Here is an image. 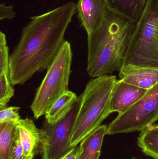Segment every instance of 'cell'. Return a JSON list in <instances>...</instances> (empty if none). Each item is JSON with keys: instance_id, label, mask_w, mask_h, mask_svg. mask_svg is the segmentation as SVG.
Returning <instances> with one entry per match:
<instances>
[{"instance_id": "6da1fadb", "label": "cell", "mask_w": 158, "mask_h": 159, "mask_svg": "<svg viewBox=\"0 0 158 159\" xmlns=\"http://www.w3.org/2000/svg\"><path fill=\"white\" fill-rule=\"evenodd\" d=\"M76 6L70 2L31 17L9 57L11 85L24 84L35 73L47 70L53 63L66 41L65 33L77 12Z\"/></svg>"}, {"instance_id": "7a4b0ae2", "label": "cell", "mask_w": 158, "mask_h": 159, "mask_svg": "<svg viewBox=\"0 0 158 159\" xmlns=\"http://www.w3.org/2000/svg\"><path fill=\"white\" fill-rule=\"evenodd\" d=\"M136 23L109 9L101 23L87 35L88 75L94 78L119 71Z\"/></svg>"}, {"instance_id": "3957f363", "label": "cell", "mask_w": 158, "mask_h": 159, "mask_svg": "<svg viewBox=\"0 0 158 159\" xmlns=\"http://www.w3.org/2000/svg\"><path fill=\"white\" fill-rule=\"evenodd\" d=\"M115 75H105L91 80L82 97L80 107L70 137V145L77 146L82 140L101 126L111 113L110 99L117 81Z\"/></svg>"}, {"instance_id": "277c9868", "label": "cell", "mask_w": 158, "mask_h": 159, "mask_svg": "<svg viewBox=\"0 0 158 159\" xmlns=\"http://www.w3.org/2000/svg\"><path fill=\"white\" fill-rule=\"evenodd\" d=\"M158 0H148L132 36L123 66L158 70V42L155 35Z\"/></svg>"}, {"instance_id": "5b68a950", "label": "cell", "mask_w": 158, "mask_h": 159, "mask_svg": "<svg viewBox=\"0 0 158 159\" xmlns=\"http://www.w3.org/2000/svg\"><path fill=\"white\" fill-rule=\"evenodd\" d=\"M72 61L71 45L66 41L37 89L30 106L34 118L45 115L54 103L69 91Z\"/></svg>"}, {"instance_id": "8992f818", "label": "cell", "mask_w": 158, "mask_h": 159, "mask_svg": "<svg viewBox=\"0 0 158 159\" xmlns=\"http://www.w3.org/2000/svg\"><path fill=\"white\" fill-rule=\"evenodd\" d=\"M82 97H77L71 110L63 118L54 123L45 120L40 129L42 159H59L71 148V134L80 107Z\"/></svg>"}, {"instance_id": "52a82bcc", "label": "cell", "mask_w": 158, "mask_h": 159, "mask_svg": "<svg viewBox=\"0 0 158 159\" xmlns=\"http://www.w3.org/2000/svg\"><path fill=\"white\" fill-rule=\"evenodd\" d=\"M158 120V83L108 126L107 134L142 131Z\"/></svg>"}, {"instance_id": "ba28073f", "label": "cell", "mask_w": 158, "mask_h": 159, "mask_svg": "<svg viewBox=\"0 0 158 159\" xmlns=\"http://www.w3.org/2000/svg\"><path fill=\"white\" fill-rule=\"evenodd\" d=\"M147 90L124 82L119 80L115 83L110 99V113L117 112L118 115L129 110L147 92Z\"/></svg>"}, {"instance_id": "9c48e42d", "label": "cell", "mask_w": 158, "mask_h": 159, "mask_svg": "<svg viewBox=\"0 0 158 159\" xmlns=\"http://www.w3.org/2000/svg\"><path fill=\"white\" fill-rule=\"evenodd\" d=\"M76 7L79 20L87 35L98 27L109 9L106 0H79Z\"/></svg>"}, {"instance_id": "30bf717a", "label": "cell", "mask_w": 158, "mask_h": 159, "mask_svg": "<svg viewBox=\"0 0 158 159\" xmlns=\"http://www.w3.org/2000/svg\"><path fill=\"white\" fill-rule=\"evenodd\" d=\"M119 76L124 82L148 90L158 83V70L126 65L122 66Z\"/></svg>"}, {"instance_id": "8fae6325", "label": "cell", "mask_w": 158, "mask_h": 159, "mask_svg": "<svg viewBox=\"0 0 158 159\" xmlns=\"http://www.w3.org/2000/svg\"><path fill=\"white\" fill-rule=\"evenodd\" d=\"M19 131L20 140L24 154L28 159H32L40 152V130L31 119H20L16 124Z\"/></svg>"}, {"instance_id": "7c38bea8", "label": "cell", "mask_w": 158, "mask_h": 159, "mask_svg": "<svg viewBox=\"0 0 158 159\" xmlns=\"http://www.w3.org/2000/svg\"><path fill=\"white\" fill-rule=\"evenodd\" d=\"M107 129V125H101L83 138L78 147L77 159H99Z\"/></svg>"}, {"instance_id": "4fadbf2b", "label": "cell", "mask_w": 158, "mask_h": 159, "mask_svg": "<svg viewBox=\"0 0 158 159\" xmlns=\"http://www.w3.org/2000/svg\"><path fill=\"white\" fill-rule=\"evenodd\" d=\"M109 8L137 23L148 0H106Z\"/></svg>"}, {"instance_id": "5bb4252c", "label": "cell", "mask_w": 158, "mask_h": 159, "mask_svg": "<svg viewBox=\"0 0 158 159\" xmlns=\"http://www.w3.org/2000/svg\"><path fill=\"white\" fill-rule=\"evenodd\" d=\"M77 97L76 93L70 91L65 93L47 110L45 114V120L54 123L63 118L71 110Z\"/></svg>"}, {"instance_id": "9a60e30c", "label": "cell", "mask_w": 158, "mask_h": 159, "mask_svg": "<svg viewBox=\"0 0 158 159\" xmlns=\"http://www.w3.org/2000/svg\"><path fill=\"white\" fill-rule=\"evenodd\" d=\"M137 143L145 155L158 159V125L151 124L142 130Z\"/></svg>"}, {"instance_id": "2e32d148", "label": "cell", "mask_w": 158, "mask_h": 159, "mask_svg": "<svg viewBox=\"0 0 158 159\" xmlns=\"http://www.w3.org/2000/svg\"><path fill=\"white\" fill-rule=\"evenodd\" d=\"M16 125L13 122L0 123V159H9Z\"/></svg>"}, {"instance_id": "e0dca14e", "label": "cell", "mask_w": 158, "mask_h": 159, "mask_svg": "<svg viewBox=\"0 0 158 159\" xmlns=\"http://www.w3.org/2000/svg\"><path fill=\"white\" fill-rule=\"evenodd\" d=\"M14 93L15 91L11 86L9 76L5 74H0V109L7 106Z\"/></svg>"}, {"instance_id": "ac0fdd59", "label": "cell", "mask_w": 158, "mask_h": 159, "mask_svg": "<svg viewBox=\"0 0 158 159\" xmlns=\"http://www.w3.org/2000/svg\"><path fill=\"white\" fill-rule=\"evenodd\" d=\"M8 49L5 34L1 31L0 32V74H5L9 76Z\"/></svg>"}, {"instance_id": "d6986e66", "label": "cell", "mask_w": 158, "mask_h": 159, "mask_svg": "<svg viewBox=\"0 0 158 159\" xmlns=\"http://www.w3.org/2000/svg\"><path fill=\"white\" fill-rule=\"evenodd\" d=\"M19 109V107L15 106H6L1 109L0 123L13 122L16 124L20 119Z\"/></svg>"}, {"instance_id": "ffe728a7", "label": "cell", "mask_w": 158, "mask_h": 159, "mask_svg": "<svg viewBox=\"0 0 158 159\" xmlns=\"http://www.w3.org/2000/svg\"><path fill=\"white\" fill-rule=\"evenodd\" d=\"M9 159H28L24 154L19 131L17 126L15 134L10 150Z\"/></svg>"}, {"instance_id": "44dd1931", "label": "cell", "mask_w": 158, "mask_h": 159, "mask_svg": "<svg viewBox=\"0 0 158 159\" xmlns=\"http://www.w3.org/2000/svg\"><path fill=\"white\" fill-rule=\"evenodd\" d=\"M12 5L7 6L5 3L0 4V20L12 19L15 16Z\"/></svg>"}, {"instance_id": "7402d4cb", "label": "cell", "mask_w": 158, "mask_h": 159, "mask_svg": "<svg viewBox=\"0 0 158 159\" xmlns=\"http://www.w3.org/2000/svg\"><path fill=\"white\" fill-rule=\"evenodd\" d=\"M78 147L72 148L68 153L59 159H77Z\"/></svg>"}, {"instance_id": "603a6c76", "label": "cell", "mask_w": 158, "mask_h": 159, "mask_svg": "<svg viewBox=\"0 0 158 159\" xmlns=\"http://www.w3.org/2000/svg\"><path fill=\"white\" fill-rule=\"evenodd\" d=\"M155 35L158 42V19L156 21V24H155Z\"/></svg>"}, {"instance_id": "cb8c5ba5", "label": "cell", "mask_w": 158, "mask_h": 159, "mask_svg": "<svg viewBox=\"0 0 158 159\" xmlns=\"http://www.w3.org/2000/svg\"><path fill=\"white\" fill-rule=\"evenodd\" d=\"M131 159H138L137 158L135 157H133L131 158Z\"/></svg>"}]
</instances>
